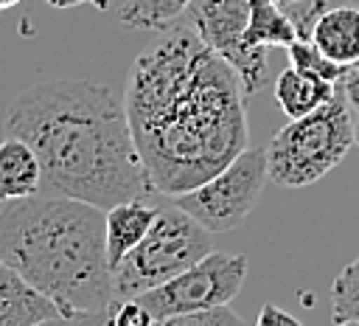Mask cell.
Returning <instances> with one entry per match:
<instances>
[{"label": "cell", "mask_w": 359, "mask_h": 326, "mask_svg": "<svg viewBox=\"0 0 359 326\" xmlns=\"http://www.w3.org/2000/svg\"><path fill=\"white\" fill-rule=\"evenodd\" d=\"M123 107L157 194H182L247 149L244 90L194 25L171 28L129 73Z\"/></svg>", "instance_id": "1"}, {"label": "cell", "mask_w": 359, "mask_h": 326, "mask_svg": "<svg viewBox=\"0 0 359 326\" xmlns=\"http://www.w3.org/2000/svg\"><path fill=\"white\" fill-rule=\"evenodd\" d=\"M6 132L36 152L39 194L73 197L104 211L154 194L126 107L101 82L45 79L31 84L11 101Z\"/></svg>", "instance_id": "2"}, {"label": "cell", "mask_w": 359, "mask_h": 326, "mask_svg": "<svg viewBox=\"0 0 359 326\" xmlns=\"http://www.w3.org/2000/svg\"><path fill=\"white\" fill-rule=\"evenodd\" d=\"M0 259L48 295L65 320H107L115 309L107 211L73 197L31 194L0 208Z\"/></svg>", "instance_id": "3"}, {"label": "cell", "mask_w": 359, "mask_h": 326, "mask_svg": "<svg viewBox=\"0 0 359 326\" xmlns=\"http://www.w3.org/2000/svg\"><path fill=\"white\" fill-rule=\"evenodd\" d=\"M353 118L348 104L334 96L309 115L292 118L266 143V171L280 188H303L325 177L351 149Z\"/></svg>", "instance_id": "4"}, {"label": "cell", "mask_w": 359, "mask_h": 326, "mask_svg": "<svg viewBox=\"0 0 359 326\" xmlns=\"http://www.w3.org/2000/svg\"><path fill=\"white\" fill-rule=\"evenodd\" d=\"M210 250H213V233L202 222H196L174 202L157 208L149 233L112 270L115 301L137 298L140 292L165 284L168 278L188 270Z\"/></svg>", "instance_id": "5"}, {"label": "cell", "mask_w": 359, "mask_h": 326, "mask_svg": "<svg viewBox=\"0 0 359 326\" xmlns=\"http://www.w3.org/2000/svg\"><path fill=\"white\" fill-rule=\"evenodd\" d=\"M266 177V146H247L222 171L174 194L171 202L202 222L210 233H224L238 228L255 208Z\"/></svg>", "instance_id": "6"}, {"label": "cell", "mask_w": 359, "mask_h": 326, "mask_svg": "<svg viewBox=\"0 0 359 326\" xmlns=\"http://www.w3.org/2000/svg\"><path fill=\"white\" fill-rule=\"evenodd\" d=\"M247 278V259L224 250H210L196 264L137 295V301L151 312L154 323H165L185 312H199L210 306L230 304Z\"/></svg>", "instance_id": "7"}, {"label": "cell", "mask_w": 359, "mask_h": 326, "mask_svg": "<svg viewBox=\"0 0 359 326\" xmlns=\"http://www.w3.org/2000/svg\"><path fill=\"white\" fill-rule=\"evenodd\" d=\"M185 11L199 39L233 65L244 96L258 93L266 84L269 48L244 42L250 0H191Z\"/></svg>", "instance_id": "8"}, {"label": "cell", "mask_w": 359, "mask_h": 326, "mask_svg": "<svg viewBox=\"0 0 359 326\" xmlns=\"http://www.w3.org/2000/svg\"><path fill=\"white\" fill-rule=\"evenodd\" d=\"M59 320H65L59 306L0 259V326H36Z\"/></svg>", "instance_id": "9"}, {"label": "cell", "mask_w": 359, "mask_h": 326, "mask_svg": "<svg viewBox=\"0 0 359 326\" xmlns=\"http://www.w3.org/2000/svg\"><path fill=\"white\" fill-rule=\"evenodd\" d=\"M314 45L334 62L351 67L359 62V6H328L311 31Z\"/></svg>", "instance_id": "10"}, {"label": "cell", "mask_w": 359, "mask_h": 326, "mask_svg": "<svg viewBox=\"0 0 359 326\" xmlns=\"http://www.w3.org/2000/svg\"><path fill=\"white\" fill-rule=\"evenodd\" d=\"M42 183V166L36 152L22 141L8 135L0 143V200H20L39 194Z\"/></svg>", "instance_id": "11"}, {"label": "cell", "mask_w": 359, "mask_h": 326, "mask_svg": "<svg viewBox=\"0 0 359 326\" xmlns=\"http://www.w3.org/2000/svg\"><path fill=\"white\" fill-rule=\"evenodd\" d=\"M154 216H157V208L146 205L143 200H126L107 208V259L112 270L149 233Z\"/></svg>", "instance_id": "12"}, {"label": "cell", "mask_w": 359, "mask_h": 326, "mask_svg": "<svg viewBox=\"0 0 359 326\" xmlns=\"http://www.w3.org/2000/svg\"><path fill=\"white\" fill-rule=\"evenodd\" d=\"M337 87L339 84L325 82L320 76L303 73L297 67H286L275 79V101L289 118H300V115H309L317 107L328 104L337 96Z\"/></svg>", "instance_id": "13"}, {"label": "cell", "mask_w": 359, "mask_h": 326, "mask_svg": "<svg viewBox=\"0 0 359 326\" xmlns=\"http://www.w3.org/2000/svg\"><path fill=\"white\" fill-rule=\"evenodd\" d=\"M297 39V28L280 0H250V20L244 28L247 45L289 48Z\"/></svg>", "instance_id": "14"}, {"label": "cell", "mask_w": 359, "mask_h": 326, "mask_svg": "<svg viewBox=\"0 0 359 326\" xmlns=\"http://www.w3.org/2000/svg\"><path fill=\"white\" fill-rule=\"evenodd\" d=\"M188 3L191 0H129L121 8V22L143 31H163L188 8Z\"/></svg>", "instance_id": "15"}, {"label": "cell", "mask_w": 359, "mask_h": 326, "mask_svg": "<svg viewBox=\"0 0 359 326\" xmlns=\"http://www.w3.org/2000/svg\"><path fill=\"white\" fill-rule=\"evenodd\" d=\"M286 51H289L292 67H297V70H303V73H311V76H320V79H325V82L342 84V79H345V73H348V67L339 65V62H334V59H328V56L314 45V39L297 37Z\"/></svg>", "instance_id": "16"}, {"label": "cell", "mask_w": 359, "mask_h": 326, "mask_svg": "<svg viewBox=\"0 0 359 326\" xmlns=\"http://www.w3.org/2000/svg\"><path fill=\"white\" fill-rule=\"evenodd\" d=\"M331 318L334 323H359V259H353L331 287Z\"/></svg>", "instance_id": "17"}, {"label": "cell", "mask_w": 359, "mask_h": 326, "mask_svg": "<svg viewBox=\"0 0 359 326\" xmlns=\"http://www.w3.org/2000/svg\"><path fill=\"white\" fill-rule=\"evenodd\" d=\"M238 323H241V315H236L230 309V304H224V306H210V309L177 315V318L165 320L163 326H238Z\"/></svg>", "instance_id": "18"}, {"label": "cell", "mask_w": 359, "mask_h": 326, "mask_svg": "<svg viewBox=\"0 0 359 326\" xmlns=\"http://www.w3.org/2000/svg\"><path fill=\"white\" fill-rule=\"evenodd\" d=\"M109 323H115V326H151L154 318L137 298H123L115 304Z\"/></svg>", "instance_id": "19"}, {"label": "cell", "mask_w": 359, "mask_h": 326, "mask_svg": "<svg viewBox=\"0 0 359 326\" xmlns=\"http://www.w3.org/2000/svg\"><path fill=\"white\" fill-rule=\"evenodd\" d=\"M272 323H289V326H297V318L289 315L286 309H280L278 304H264L261 312H258V326H272Z\"/></svg>", "instance_id": "20"}, {"label": "cell", "mask_w": 359, "mask_h": 326, "mask_svg": "<svg viewBox=\"0 0 359 326\" xmlns=\"http://www.w3.org/2000/svg\"><path fill=\"white\" fill-rule=\"evenodd\" d=\"M45 3H50L53 8H70V6H81V3H95L98 8L107 6V0H45Z\"/></svg>", "instance_id": "21"}, {"label": "cell", "mask_w": 359, "mask_h": 326, "mask_svg": "<svg viewBox=\"0 0 359 326\" xmlns=\"http://www.w3.org/2000/svg\"><path fill=\"white\" fill-rule=\"evenodd\" d=\"M353 141H356V146H359V112H356V118H353Z\"/></svg>", "instance_id": "22"}, {"label": "cell", "mask_w": 359, "mask_h": 326, "mask_svg": "<svg viewBox=\"0 0 359 326\" xmlns=\"http://www.w3.org/2000/svg\"><path fill=\"white\" fill-rule=\"evenodd\" d=\"M20 0H0V11H6V8H11V6H17Z\"/></svg>", "instance_id": "23"}, {"label": "cell", "mask_w": 359, "mask_h": 326, "mask_svg": "<svg viewBox=\"0 0 359 326\" xmlns=\"http://www.w3.org/2000/svg\"><path fill=\"white\" fill-rule=\"evenodd\" d=\"M345 3H351V6H359V0H345Z\"/></svg>", "instance_id": "24"}, {"label": "cell", "mask_w": 359, "mask_h": 326, "mask_svg": "<svg viewBox=\"0 0 359 326\" xmlns=\"http://www.w3.org/2000/svg\"><path fill=\"white\" fill-rule=\"evenodd\" d=\"M280 3H294V0H280Z\"/></svg>", "instance_id": "25"}, {"label": "cell", "mask_w": 359, "mask_h": 326, "mask_svg": "<svg viewBox=\"0 0 359 326\" xmlns=\"http://www.w3.org/2000/svg\"><path fill=\"white\" fill-rule=\"evenodd\" d=\"M0 202H3V200H0Z\"/></svg>", "instance_id": "26"}]
</instances>
